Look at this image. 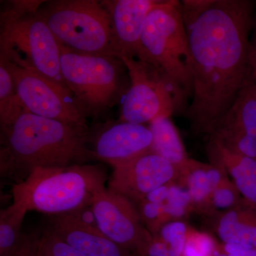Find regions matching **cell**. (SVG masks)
I'll use <instances>...</instances> for the list:
<instances>
[{"label": "cell", "instance_id": "1", "mask_svg": "<svg viewBox=\"0 0 256 256\" xmlns=\"http://www.w3.org/2000/svg\"><path fill=\"white\" fill-rule=\"evenodd\" d=\"M254 5L250 0L180 2L193 84L192 102L184 116L196 134H210L252 73L249 53Z\"/></svg>", "mask_w": 256, "mask_h": 256}, {"label": "cell", "instance_id": "2", "mask_svg": "<svg viewBox=\"0 0 256 256\" xmlns=\"http://www.w3.org/2000/svg\"><path fill=\"white\" fill-rule=\"evenodd\" d=\"M0 128V176L12 186L37 168H62L95 160L88 146L87 126L24 112Z\"/></svg>", "mask_w": 256, "mask_h": 256}, {"label": "cell", "instance_id": "3", "mask_svg": "<svg viewBox=\"0 0 256 256\" xmlns=\"http://www.w3.org/2000/svg\"><path fill=\"white\" fill-rule=\"evenodd\" d=\"M108 176L100 164L37 168L12 188L13 202L52 216L82 212L104 190Z\"/></svg>", "mask_w": 256, "mask_h": 256}, {"label": "cell", "instance_id": "4", "mask_svg": "<svg viewBox=\"0 0 256 256\" xmlns=\"http://www.w3.org/2000/svg\"><path fill=\"white\" fill-rule=\"evenodd\" d=\"M137 60L150 64L166 78L175 92V114H184L192 97L190 50L180 2L162 0L148 14Z\"/></svg>", "mask_w": 256, "mask_h": 256}, {"label": "cell", "instance_id": "5", "mask_svg": "<svg viewBox=\"0 0 256 256\" xmlns=\"http://www.w3.org/2000/svg\"><path fill=\"white\" fill-rule=\"evenodd\" d=\"M41 2H13L2 12L0 58L35 70L69 90L62 74L60 44L38 12Z\"/></svg>", "mask_w": 256, "mask_h": 256}, {"label": "cell", "instance_id": "6", "mask_svg": "<svg viewBox=\"0 0 256 256\" xmlns=\"http://www.w3.org/2000/svg\"><path fill=\"white\" fill-rule=\"evenodd\" d=\"M60 48L64 82L86 118H98L126 95L130 86L128 70L119 58Z\"/></svg>", "mask_w": 256, "mask_h": 256}, {"label": "cell", "instance_id": "7", "mask_svg": "<svg viewBox=\"0 0 256 256\" xmlns=\"http://www.w3.org/2000/svg\"><path fill=\"white\" fill-rule=\"evenodd\" d=\"M40 16L60 46L84 54H116L110 13L102 2H42Z\"/></svg>", "mask_w": 256, "mask_h": 256}, {"label": "cell", "instance_id": "8", "mask_svg": "<svg viewBox=\"0 0 256 256\" xmlns=\"http://www.w3.org/2000/svg\"><path fill=\"white\" fill-rule=\"evenodd\" d=\"M126 66L130 86L124 95L119 122L144 124L160 116L175 114V92L163 74L150 64L118 56Z\"/></svg>", "mask_w": 256, "mask_h": 256}, {"label": "cell", "instance_id": "9", "mask_svg": "<svg viewBox=\"0 0 256 256\" xmlns=\"http://www.w3.org/2000/svg\"><path fill=\"white\" fill-rule=\"evenodd\" d=\"M14 80L20 100L28 112L66 124L87 126L69 90L42 74L0 58Z\"/></svg>", "mask_w": 256, "mask_h": 256}, {"label": "cell", "instance_id": "10", "mask_svg": "<svg viewBox=\"0 0 256 256\" xmlns=\"http://www.w3.org/2000/svg\"><path fill=\"white\" fill-rule=\"evenodd\" d=\"M88 208L97 228L131 252L150 234L142 224L136 205L108 188L96 195Z\"/></svg>", "mask_w": 256, "mask_h": 256}, {"label": "cell", "instance_id": "11", "mask_svg": "<svg viewBox=\"0 0 256 256\" xmlns=\"http://www.w3.org/2000/svg\"><path fill=\"white\" fill-rule=\"evenodd\" d=\"M112 168L108 188L136 205L151 192L178 181V178L174 166L152 152Z\"/></svg>", "mask_w": 256, "mask_h": 256}, {"label": "cell", "instance_id": "12", "mask_svg": "<svg viewBox=\"0 0 256 256\" xmlns=\"http://www.w3.org/2000/svg\"><path fill=\"white\" fill-rule=\"evenodd\" d=\"M152 134L144 124L119 122L97 133L90 148L95 160L112 166L150 152Z\"/></svg>", "mask_w": 256, "mask_h": 256}, {"label": "cell", "instance_id": "13", "mask_svg": "<svg viewBox=\"0 0 256 256\" xmlns=\"http://www.w3.org/2000/svg\"><path fill=\"white\" fill-rule=\"evenodd\" d=\"M80 214L52 216L45 228L86 256H132L96 226L84 220Z\"/></svg>", "mask_w": 256, "mask_h": 256}, {"label": "cell", "instance_id": "14", "mask_svg": "<svg viewBox=\"0 0 256 256\" xmlns=\"http://www.w3.org/2000/svg\"><path fill=\"white\" fill-rule=\"evenodd\" d=\"M162 0L102 1L112 22L114 56L137 58L146 18Z\"/></svg>", "mask_w": 256, "mask_h": 256}, {"label": "cell", "instance_id": "15", "mask_svg": "<svg viewBox=\"0 0 256 256\" xmlns=\"http://www.w3.org/2000/svg\"><path fill=\"white\" fill-rule=\"evenodd\" d=\"M208 153L210 164L230 175L246 204L256 208V160L229 150L210 136Z\"/></svg>", "mask_w": 256, "mask_h": 256}, {"label": "cell", "instance_id": "16", "mask_svg": "<svg viewBox=\"0 0 256 256\" xmlns=\"http://www.w3.org/2000/svg\"><path fill=\"white\" fill-rule=\"evenodd\" d=\"M226 175V172L218 166L190 159L176 182L190 194L194 210L214 214L210 204L212 192Z\"/></svg>", "mask_w": 256, "mask_h": 256}, {"label": "cell", "instance_id": "17", "mask_svg": "<svg viewBox=\"0 0 256 256\" xmlns=\"http://www.w3.org/2000/svg\"><path fill=\"white\" fill-rule=\"evenodd\" d=\"M216 232L224 244L256 249V208L242 203L218 216Z\"/></svg>", "mask_w": 256, "mask_h": 256}, {"label": "cell", "instance_id": "18", "mask_svg": "<svg viewBox=\"0 0 256 256\" xmlns=\"http://www.w3.org/2000/svg\"><path fill=\"white\" fill-rule=\"evenodd\" d=\"M214 128L236 131L256 139V84L252 70L230 108L212 130Z\"/></svg>", "mask_w": 256, "mask_h": 256}, {"label": "cell", "instance_id": "19", "mask_svg": "<svg viewBox=\"0 0 256 256\" xmlns=\"http://www.w3.org/2000/svg\"><path fill=\"white\" fill-rule=\"evenodd\" d=\"M152 134L150 152L170 162L178 174L188 164V158L176 126L168 116H160L150 124Z\"/></svg>", "mask_w": 256, "mask_h": 256}, {"label": "cell", "instance_id": "20", "mask_svg": "<svg viewBox=\"0 0 256 256\" xmlns=\"http://www.w3.org/2000/svg\"><path fill=\"white\" fill-rule=\"evenodd\" d=\"M190 227L182 220L165 224L150 235L132 252V256H182Z\"/></svg>", "mask_w": 256, "mask_h": 256}, {"label": "cell", "instance_id": "21", "mask_svg": "<svg viewBox=\"0 0 256 256\" xmlns=\"http://www.w3.org/2000/svg\"><path fill=\"white\" fill-rule=\"evenodd\" d=\"M28 210L13 202L0 212V256H12L22 245L26 234L22 232Z\"/></svg>", "mask_w": 256, "mask_h": 256}, {"label": "cell", "instance_id": "22", "mask_svg": "<svg viewBox=\"0 0 256 256\" xmlns=\"http://www.w3.org/2000/svg\"><path fill=\"white\" fill-rule=\"evenodd\" d=\"M24 112L28 111L18 97L9 69L0 60V126L9 124Z\"/></svg>", "mask_w": 256, "mask_h": 256}, {"label": "cell", "instance_id": "23", "mask_svg": "<svg viewBox=\"0 0 256 256\" xmlns=\"http://www.w3.org/2000/svg\"><path fill=\"white\" fill-rule=\"evenodd\" d=\"M208 136L214 138L229 150L256 161V138L223 128H214Z\"/></svg>", "mask_w": 256, "mask_h": 256}, {"label": "cell", "instance_id": "24", "mask_svg": "<svg viewBox=\"0 0 256 256\" xmlns=\"http://www.w3.org/2000/svg\"><path fill=\"white\" fill-rule=\"evenodd\" d=\"M244 203L242 195L228 174L222 178L212 192L210 204L214 213L216 210H228L242 206Z\"/></svg>", "mask_w": 256, "mask_h": 256}, {"label": "cell", "instance_id": "25", "mask_svg": "<svg viewBox=\"0 0 256 256\" xmlns=\"http://www.w3.org/2000/svg\"><path fill=\"white\" fill-rule=\"evenodd\" d=\"M220 250L212 236L190 228L182 256H215Z\"/></svg>", "mask_w": 256, "mask_h": 256}, {"label": "cell", "instance_id": "26", "mask_svg": "<svg viewBox=\"0 0 256 256\" xmlns=\"http://www.w3.org/2000/svg\"><path fill=\"white\" fill-rule=\"evenodd\" d=\"M36 256H86L44 228L40 236Z\"/></svg>", "mask_w": 256, "mask_h": 256}, {"label": "cell", "instance_id": "27", "mask_svg": "<svg viewBox=\"0 0 256 256\" xmlns=\"http://www.w3.org/2000/svg\"><path fill=\"white\" fill-rule=\"evenodd\" d=\"M40 235L26 234L22 245L12 256H36Z\"/></svg>", "mask_w": 256, "mask_h": 256}, {"label": "cell", "instance_id": "28", "mask_svg": "<svg viewBox=\"0 0 256 256\" xmlns=\"http://www.w3.org/2000/svg\"><path fill=\"white\" fill-rule=\"evenodd\" d=\"M249 60H250V68H252V76L256 84V52L250 46L249 53Z\"/></svg>", "mask_w": 256, "mask_h": 256}, {"label": "cell", "instance_id": "29", "mask_svg": "<svg viewBox=\"0 0 256 256\" xmlns=\"http://www.w3.org/2000/svg\"><path fill=\"white\" fill-rule=\"evenodd\" d=\"M252 38H250V46L256 52V16H254L252 30Z\"/></svg>", "mask_w": 256, "mask_h": 256}, {"label": "cell", "instance_id": "30", "mask_svg": "<svg viewBox=\"0 0 256 256\" xmlns=\"http://www.w3.org/2000/svg\"><path fill=\"white\" fill-rule=\"evenodd\" d=\"M215 256H228L226 255V254H224V252H220H220H217L216 255Z\"/></svg>", "mask_w": 256, "mask_h": 256}]
</instances>
